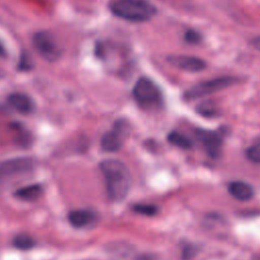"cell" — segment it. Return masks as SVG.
I'll return each mask as SVG.
<instances>
[{
	"label": "cell",
	"instance_id": "cell-17",
	"mask_svg": "<svg viewBox=\"0 0 260 260\" xmlns=\"http://www.w3.org/2000/svg\"><path fill=\"white\" fill-rule=\"evenodd\" d=\"M133 211L142 215L151 216L157 212V207L152 204H135L133 206Z\"/></svg>",
	"mask_w": 260,
	"mask_h": 260
},
{
	"label": "cell",
	"instance_id": "cell-1",
	"mask_svg": "<svg viewBox=\"0 0 260 260\" xmlns=\"http://www.w3.org/2000/svg\"><path fill=\"white\" fill-rule=\"evenodd\" d=\"M105 178L108 196L113 201L123 200L131 188V174L125 164L118 159H106L100 164Z\"/></svg>",
	"mask_w": 260,
	"mask_h": 260
},
{
	"label": "cell",
	"instance_id": "cell-18",
	"mask_svg": "<svg viewBox=\"0 0 260 260\" xmlns=\"http://www.w3.org/2000/svg\"><path fill=\"white\" fill-rule=\"evenodd\" d=\"M246 155L251 161L255 164H260V142L251 145L247 149Z\"/></svg>",
	"mask_w": 260,
	"mask_h": 260
},
{
	"label": "cell",
	"instance_id": "cell-16",
	"mask_svg": "<svg viewBox=\"0 0 260 260\" xmlns=\"http://www.w3.org/2000/svg\"><path fill=\"white\" fill-rule=\"evenodd\" d=\"M36 245V242L35 240L28 236V235H25V234H20V235H17L14 237L13 239V246L19 250H22V251H26V250H29L31 249L34 246Z\"/></svg>",
	"mask_w": 260,
	"mask_h": 260
},
{
	"label": "cell",
	"instance_id": "cell-15",
	"mask_svg": "<svg viewBox=\"0 0 260 260\" xmlns=\"http://www.w3.org/2000/svg\"><path fill=\"white\" fill-rule=\"evenodd\" d=\"M196 112L205 118H214L219 114L216 104L212 101H204L197 105Z\"/></svg>",
	"mask_w": 260,
	"mask_h": 260
},
{
	"label": "cell",
	"instance_id": "cell-20",
	"mask_svg": "<svg viewBox=\"0 0 260 260\" xmlns=\"http://www.w3.org/2000/svg\"><path fill=\"white\" fill-rule=\"evenodd\" d=\"M252 45L255 49H257L258 51H260V37H257L255 38L253 41H252Z\"/></svg>",
	"mask_w": 260,
	"mask_h": 260
},
{
	"label": "cell",
	"instance_id": "cell-12",
	"mask_svg": "<svg viewBox=\"0 0 260 260\" xmlns=\"http://www.w3.org/2000/svg\"><path fill=\"white\" fill-rule=\"evenodd\" d=\"M94 219V213L87 209H75L68 214V221L74 228H84L92 223Z\"/></svg>",
	"mask_w": 260,
	"mask_h": 260
},
{
	"label": "cell",
	"instance_id": "cell-10",
	"mask_svg": "<svg viewBox=\"0 0 260 260\" xmlns=\"http://www.w3.org/2000/svg\"><path fill=\"white\" fill-rule=\"evenodd\" d=\"M8 103L13 109L21 114H29L35 109L34 102L28 95L24 93L15 92L10 94L8 96Z\"/></svg>",
	"mask_w": 260,
	"mask_h": 260
},
{
	"label": "cell",
	"instance_id": "cell-5",
	"mask_svg": "<svg viewBox=\"0 0 260 260\" xmlns=\"http://www.w3.org/2000/svg\"><path fill=\"white\" fill-rule=\"evenodd\" d=\"M32 44L37 52L47 61L54 62L59 59L61 49L55 37L48 31H39L32 38Z\"/></svg>",
	"mask_w": 260,
	"mask_h": 260
},
{
	"label": "cell",
	"instance_id": "cell-19",
	"mask_svg": "<svg viewBox=\"0 0 260 260\" xmlns=\"http://www.w3.org/2000/svg\"><path fill=\"white\" fill-rule=\"evenodd\" d=\"M185 41L189 44H198L201 41V35L194 29H188L185 32Z\"/></svg>",
	"mask_w": 260,
	"mask_h": 260
},
{
	"label": "cell",
	"instance_id": "cell-8",
	"mask_svg": "<svg viewBox=\"0 0 260 260\" xmlns=\"http://www.w3.org/2000/svg\"><path fill=\"white\" fill-rule=\"evenodd\" d=\"M196 135L203 143V146L210 157L216 158L221 149L222 140L217 132L205 129H196Z\"/></svg>",
	"mask_w": 260,
	"mask_h": 260
},
{
	"label": "cell",
	"instance_id": "cell-9",
	"mask_svg": "<svg viewBox=\"0 0 260 260\" xmlns=\"http://www.w3.org/2000/svg\"><path fill=\"white\" fill-rule=\"evenodd\" d=\"M124 141V132L122 131V126L115 127L113 130L108 131L104 134L101 140L102 148L105 151H117L121 148Z\"/></svg>",
	"mask_w": 260,
	"mask_h": 260
},
{
	"label": "cell",
	"instance_id": "cell-4",
	"mask_svg": "<svg viewBox=\"0 0 260 260\" xmlns=\"http://www.w3.org/2000/svg\"><path fill=\"white\" fill-rule=\"evenodd\" d=\"M237 82V78L234 76H221L205 81H201L199 83L194 84L189 89H187L184 93V99L186 101H193L205 96L207 94L222 90L234 85Z\"/></svg>",
	"mask_w": 260,
	"mask_h": 260
},
{
	"label": "cell",
	"instance_id": "cell-13",
	"mask_svg": "<svg viewBox=\"0 0 260 260\" xmlns=\"http://www.w3.org/2000/svg\"><path fill=\"white\" fill-rule=\"evenodd\" d=\"M43 194V188L39 184H32L24 186L15 191L14 195L23 201H34L37 200Z\"/></svg>",
	"mask_w": 260,
	"mask_h": 260
},
{
	"label": "cell",
	"instance_id": "cell-14",
	"mask_svg": "<svg viewBox=\"0 0 260 260\" xmlns=\"http://www.w3.org/2000/svg\"><path fill=\"white\" fill-rule=\"evenodd\" d=\"M168 140L171 144L183 149H189L192 147L193 144L189 137L178 131L170 132L168 135Z\"/></svg>",
	"mask_w": 260,
	"mask_h": 260
},
{
	"label": "cell",
	"instance_id": "cell-2",
	"mask_svg": "<svg viewBox=\"0 0 260 260\" xmlns=\"http://www.w3.org/2000/svg\"><path fill=\"white\" fill-rule=\"evenodd\" d=\"M110 8L116 16L134 22L149 20L156 12L155 7L147 0H116Z\"/></svg>",
	"mask_w": 260,
	"mask_h": 260
},
{
	"label": "cell",
	"instance_id": "cell-3",
	"mask_svg": "<svg viewBox=\"0 0 260 260\" xmlns=\"http://www.w3.org/2000/svg\"><path fill=\"white\" fill-rule=\"evenodd\" d=\"M133 96L135 101L143 108L157 107L161 101V92L158 86L149 78H139L133 87Z\"/></svg>",
	"mask_w": 260,
	"mask_h": 260
},
{
	"label": "cell",
	"instance_id": "cell-21",
	"mask_svg": "<svg viewBox=\"0 0 260 260\" xmlns=\"http://www.w3.org/2000/svg\"><path fill=\"white\" fill-rule=\"evenodd\" d=\"M5 49H4V46H3V44L1 43V41H0V57H3V56H5Z\"/></svg>",
	"mask_w": 260,
	"mask_h": 260
},
{
	"label": "cell",
	"instance_id": "cell-7",
	"mask_svg": "<svg viewBox=\"0 0 260 260\" xmlns=\"http://www.w3.org/2000/svg\"><path fill=\"white\" fill-rule=\"evenodd\" d=\"M168 62L173 66L188 72H199L204 70L206 67V62L203 59L187 55L169 56Z\"/></svg>",
	"mask_w": 260,
	"mask_h": 260
},
{
	"label": "cell",
	"instance_id": "cell-6",
	"mask_svg": "<svg viewBox=\"0 0 260 260\" xmlns=\"http://www.w3.org/2000/svg\"><path fill=\"white\" fill-rule=\"evenodd\" d=\"M36 161L30 157H15L0 162V183L17 175L31 171Z\"/></svg>",
	"mask_w": 260,
	"mask_h": 260
},
{
	"label": "cell",
	"instance_id": "cell-11",
	"mask_svg": "<svg viewBox=\"0 0 260 260\" xmlns=\"http://www.w3.org/2000/svg\"><path fill=\"white\" fill-rule=\"evenodd\" d=\"M230 194L239 201H248L254 195L253 187L243 181H234L229 185Z\"/></svg>",
	"mask_w": 260,
	"mask_h": 260
}]
</instances>
